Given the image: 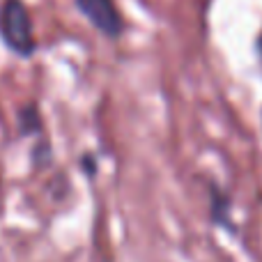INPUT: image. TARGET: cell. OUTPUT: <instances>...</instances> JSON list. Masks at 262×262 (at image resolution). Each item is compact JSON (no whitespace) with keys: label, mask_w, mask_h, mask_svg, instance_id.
<instances>
[{"label":"cell","mask_w":262,"mask_h":262,"mask_svg":"<svg viewBox=\"0 0 262 262\" xmlns=\"http://www.w3.org/2000/svg\"><path fill=\"white\" fill-rule=\"evenodd\" d=\"M258 53L262 55V35H260V39H258Z\"/></svg>","instance_id":"cell-7"},{"label":"cell","mask_w":262,"mask_h":262,"mask_svg":"<svg viewBox=\"0 0 262 262\" xmlns=\"http://www.w3.org/2000/svg\"><path fill=\"white\" fill-rule=\"evenodd\" d=\"M76 9L106 37L122 35V18L113 0H76Z\"/></svg>","instance_id":"cell-2"},{"label":"cell","mask_w":262,"mask_h":262,"mask_svg":"<svg viewBox=\"0 0 262 262\" xmlns=\"http://www.w3.org/2000/svg\"><path fill=\"white\" fill-rule=\"evenodd\" d=\"M32 163H35L37 168L49 166L51 163V143L44 138V136H39V143L32 147Z\"/></svg>","instance_id":"cell-5"},{"label":"cell","mask_w":262,"mask_h":262,"mask_svg":"<svg viewBox=\"0 0 262 262\" xmlns=\"http://www.w3.org/2000/svg\"><path fill=\"white\" fill-rule=\"evenodd\" d=\"M16 122H18V134L21 136H44V120H41L37 104L21 106Z\"/></svg>","instance_id":"cell-4"},{"label":"cell","mask_w":262,"mask_h":262,"mask_svg":"<svg viewBox=\"0 0 262 262\" xmlns=\"http://www.w3.org/2000/svg\"><path fill=\"white\" fill-rule=\"evenodd\" d=\"M78 168H81V172L88 177V180H95L97 172H99V159H97L92 152H85V154H81V159H78Z\"/></svg>","instance_id":"cell-6"},{"label":"cell","mask_w":262,"mask_h":262,"mask_svg":"<svg viewBox=\"0 0 262 262\" xmlns=\"http://www.w3.org/2000/svg\"><path fill=\"white\" fill-rule=\"evenodd\" d=\"M0 39L18 58H30L37 49L32 18L23 0L0 3Z\"/></svg>","instance_id":"cell-1"},{"label":"cell","mask_w":262,"mask_h":262,"mask_svg":"<svg viewBox=\"0 0 262 262\" xmlns=\"http://www.w3.org/2000/svg\"><path fill=\"white\" fill-rule=\"evenodd\" d=\"M207 200H209V221L216 228L237 235V223L232 219V198L226 189L216 184V182H209L207 184Z\"/></svg>","instance_id":"cell-3"}]
</instances>
